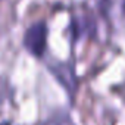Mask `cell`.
I'll return each mask as SVG.
<instances>
[{
	"instance_id": "cell-1",
	"label": "cell",
	"mask_w": 125,
	"mask_h": 125,
	"mask_svg": "<svg viewBox=\"0 0 125 125\" xmlns=\"http://www.w3.org/2000/svg\"><path fill=\"white\" fill-rule=\"evenodd\" d=\"M22 43L28 53H31L35 57H41L46 53V47H47V25H46V22L40 21V22L32 24L30 28H27Z\"/></svg>"
},
{
	"instance_id": "cell-4",
	"label": "cell",
	"mask_w": 125,
	"mask_h": 125,
	"mask_svg": "<svg viewBox=\"0 0 125 125\" xmlns=\"http://www.w3.org/2000/svg\"><path fill=\"white\" fill-rule=\"evenodd\" d=\"M124 12H125V0H124Z\"/></svg>"
},
{
	"instance_id": "cell-3",
	"label": "cell",
	"mask_w": 125,
	"mask_h": 125,
	"mask_svg": "<svg viewBox=\"0 0 125 125\" xmlns=\"http://www.w3.org/2000/svg\"><path fill=\"white\" fill-rule=\"evenodd\" d=\"M71 28H72V35H74V38L78 40V38H81L83 35H88V34L94 30V21L91 19L90 15H88V16H84V18L77 16V18H74Z\"/></svg>"
},
{
	"instance_id": "cell-2",
	"label": "cell",
	"mask_w": 125,
	"mask_h": 125,
	"mask_svg": "<svg viewBox=\"0 0 125 125\" xmlns=\"http://www.w3.org/2000/svg\"><path fill=\"white\" fill-rule=\"evenodd\" d=\"M52 72L54 74V77L57 78V81L68 90V93L71 96H74V93L77 90V85H78L77 84L78 80H77L72 68H69L68 65H56L54 68H52Z\"/></svg>"
}]
</instances>
